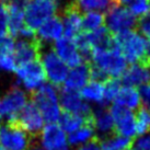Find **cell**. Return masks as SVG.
Instances as JSON below:
<instances>
[{"instance_id":"1","label":"cell","mask_w":150,"mask_h":150,"mask_svg":"<svg viewBox=\"0 0 150 150\" xmlns=\"http://www.w3.org/2000/svg\"><path fill=\"white\" fill-rule=\"evenodd\" d=\"M115 42L127 63L139 64L150 68L148 43L137 30H127L114 35Z\"/></svg>"},{"instance_id":"2","label":"cell","mask_w":150,"mask_h":150,"mask_svg":"<svg viewBox=\"0 0 150 150\" xmlns=\"http://www.w3.org/2000/svg\"><path fill=\"white\" fill-rule=\"evenodd\" d=\"M31 101L38 108L43 120L48 124H53L59 120L60 108L57 99L56 88L52 84H43L42 87L31 92Z\"/></svg>"},{"instance_id":"3","label":"cell","mask_w":150,"mask_h":150,"mask_svg":"<svg viewBox=\"0 0 150 150\" xmlns=\"http://www.w3.org/2000/svg\"><path fill=\"white\" fill-rule=\"evenodd\" d=\"M7 123L20 127L36 140L44 128V120L38 108L32 101L28 102L17 115L7 120Z\"/></svg>"},{"instance_id":"4","label":"cell","mask_w":150,"mask_h":150,"mask_svg":"<svg viewBox=\"0 0 150 150\" xmlns=\"http://www.w3.org/2000/svg\"><path fill=\"white\" fill-rule=\"evenodd\" d=\"M56 0H30L24 11V23L36 33L48 19L57 13Z\"/></svg>"},{"instance_id":"5","label":"cell","mask_w":150,"mask_h":150,"mask_svg":"<svg viewBox=\"0 0 150 150\" xmlns=\"http://www.w3.org/2000/svg\"><path fill=\"white\" fill-rule=\"evenodd\" d=\"M92 64L108 74L111 78H121L127 69V62L121 50H98L92 52Z\"/></svg>"},{"instance_id":"6","label":"cell","mask_w":150,"mask_h":150,"mask_svg":"<svg viewBox=\"0 0 150 150\" xmlns=\"http://www.w3.org/2000/svg\"><path fill=\"white\" fill-rule=\"evenodd\" d=\"M105 24L108 31L115 35L127 30H133L137 24V19L124 4H116L105 13Z\"/></svg>"},{"instance_id":"7","label":"cell","mask_w":150,"mask_h":150,"mask_svg":"<svg viewBox=\"0 0 150 150\" xmlns=\"http://www.w3.org/2000/svg\"><path fill=\"white\" fill-rule=\"evenodd\" d=\"M33 145L34 139L20 127L9 123L0 126V146L6 150H30Z\"/></svg>"},{"instance_id":"8","label":"cell","mask_w":150,"mask_h":150,"mask_svg":"<svg viewBox=\"0 0 150 150\" xmlns=\"http://www.w3.org/2000/svg\"><path fill=\"white\" fill-rule=\"evenodd\" d=\"M41 59L48 81L55 88L63 87L68 76V67L57 56L54 48L45 52Z\"/></svg>"},{"instance_id":"9","label":"cell","mask_w":150,"mask_h":150,"mask_svg":"<svg viewBox=\"0 0 150 150\" xmlns=\"http://www.w3.org/2000/svg\"><path fill=\"white\" fill-rule=\"evenodd\" d=\"M16 74L23 86L31 92L42 87L46 80V72L41 60L18 65Z\"/></svg>"},{"instance_id":"10","label":"cell","mask_w":150,"mask_h":150,"mask_svg":"<svg viewBox=\"0 0 150 150\" xmlns=\"http://www.w3.org/2000/svg\"><path fill=\"white\" fill-rule=\"evenodd\" d=\"M108 110L115 123V134L130 139L136 137V118L134 113L128 108L117 104H113Z\"/></svg>"},{"instance_id":"11","label":"cell","mask_w":150,"mask_h":150,"mask_svg":"<svg viewBox=\"0 0 150 150\" xmlns=\"http://www.w3.org/2000/svg\"><path fill=\"white\" fill-rule=\"evenodd\" d=\"M59 103L63 112H69L74 114H78L86 118L93 117V111L90 105L83 101L79 91L70 90L66 88H60L59 92Z\"/></svg>"},{"instance_id":"12","label":"cell","mask_w":150,"mask_h":150,"mask_svg":"<svg viewBox=\"0 0 150 150\" xmlns=\"http://www.w3.org/2000/svg\"><path fill=\"white\" fill-rule=\"evenodd\" d=\"M42 50L43 43L38 40V36L34 38L20 40L14 44L13 58L17 66L33 60H41Z\"/></svg>"},{"instance_id":"13","label":"cell","mask_w":150,"mask_h":150,"mask_svg":"<svg viewBox=\"0 0 150 150\" xmlns=\"http://www.w3.org/2000/svg\"><path fill=\"white\" fill-rule=\"evenodd\" d=\"M28 103V96L18 86L12 87L6 96L0 99V120L4 117L11 118L24 108Z\"/></svg>"},{"instance_id":"14","label":"cell","mask_w":150,"mask_h":150,"mask_svg":"<svg viewBox=\"0 0 150 150\" xmlns=\"http://www.w3.org/2000/svg\"><path fill=\"white\" fill-rule=\"evenodd\" d=\"M62 21L65 38L74 40L78 34L82 32V11L78 7L76 0H72L63 9Z\"/></svg>"},{"instance_id":"15","label":"cell","mask_w":150,"mask_h":150,"mask_svg":"<svg viewBox=\"0 0 150 150\" xmlns=\"http://www.w3.org/2000/svg\"><path fill=\"white\" fill-rule=\"evenodd\" d=\"M40 140L44 149L68 150L66 134L57 123L47 124L40 135Z\"/></svg>"},{"instance_id":"16","label":"cell","mask_w":150,"mask_h":150,"mask_svg":"<svg viewBox=\"0 0 150 150\" xmlns=\"http://www.w3.org/2000/svg\"><path fill=\"white\" fill-rule=\"evenodd\" d=\"M54 50L59 58L66 64L67 67L76 68L83 64L82 57L76 47L74 40L62 36L54 43Z\"/></svg>"},{"instance_id":"17","label":"cell","mask_w":150,"mask_h":150,"mask_svg":"<svg viewBox=\"0 0 150 150\" xmlns=\"http://www.w3.org/2000/svg\"><path fill=\"white\" fill-rule=\"evenodd\" d=\"M94 118V128L99 133V139H103L115 134V123L112 117V114L108 108H99L96 112H93Z\"/></svg>"},{"instance_id":"18","label":"cell","mask_w":150,"mask_h":150,"mask_svg":"<svg viewBox=\"0 0 150 150\" xmlns=\"http://www.w3.org/2000/svg\"><path fill=\"white\" fill-rule=\"evenodd\" d=\"M121 81L128 87H139L150 82V68L139 64H133L125 70Z\"/></svg>"},{"instance_id":"19","label":"cell","mask_w":150,"mask_h":150,"mask_svg":"<svg viewBox=\"0 0 150 150\" xmlns=\"http://www.w3.org/2000/svg\"><path fill=\"white\" fill-rule=\"evenodd\" d=\"M89 38L91 43L92 50H120L117 46L115 38L108 29L103 25L98 30L89 33Z\"/></svg>"},{"instance_id":"20","label":"cell","mask_w":150,"mask_h":150,"mask_svg":"<svg viewBox=\"0 0 150 150\" xmlns=\"http://www.w3.org/2000/svg\"><path fill=\"white\" fill-rule=\"evenodd\" d=\"M63 31L64 25L62 18L58 17V14H55L36 31V36L42 43L57 41L58 38H62Z\"/></svg>"},{"instance_id":"21","label":"cell","mask_w":150,"mask_h":150,"mask_svg":"<svg viewBox=\"0 0 150 150\" xmlns=\"http://www.w3.org/2000/svg\"><path fill=\"white\" fill-rule=\"evenodd\" d=\"M89 80H90V67L89 64L83 63L80 66L71 69L67 76V79L63 88L78 91L79 89L83 88L87 84Z\"/></svg>"},{"instance_id":"22","label":"cell","mask_w":150,"mask_h":150,"mask_svg":"<svg viewBox=\"0 0 150 150\" xmlns=\"http://www.w3.org/2000/svg\"><path fill=\"white\" fill-rule=\"evenodd\" d=\"M114 104L121 105L128 110H135V108L138 110L142 106V99L137 88L128 87V86L121 88L114 100Z\"/></svg>"},{"instance_id":"23","label":"cell","mask_w":150,"mask_h":150,"mask_svg":"<svg viewBox=\"0 0 150 150\" xmlns=\"http://www.w3.org/2000/svg\"><path fill=\"white\" fill-rule=\"evenodd\" d=\"M63 112V111H62ZM59 124L58 125L62 127L64 132H68V133H74L77 129L81 128L82 126L91 124L94 126V118H86V117L78 115V114H74V113L69 112H63L59 116Z\"/></svg>"},{"instance_id":"24","label":"cell","mask_w":150,"mask_h":150,"mask_svg":"<svg viewBox=\"0 0 150 150\" xmlns=\"http://www.w3.org/2000/svg\"><path fill=\"white\" fill-rule=\"evenodd\" d=\"M100 145L102 150H130L134 145V139L112 135L100 139Z\"/></svg>"},{"instance_id":"25","label":"cell","mask_w":150,"mask_h":150,"mask_svg":"<svg viewBox=\"0 0 150 150\" xmlns=\"http://www.w3.org/2000/svg\"><path fill=\"white\" fill-rule=\"evenodd\" d=\"M80 10L83 12H91V11H102V13H106L108 10L112 6L116 4H121L120 0H76Z\"/></svg>"},{"instance_id":"26","label":"cell","mask_w":150,"mask_h":150,"mask_svg":"<svg viewBox=\"0 0 150 150\" xmlns=\"http://www.w3.org/2000/svg\"><path fill=\"white\" fill-rule=\"evenodd\" d=\"M80 94L82 96V99L98 102V103H100L101 106L103 104V101H104V84L91 81L82 88Z\"/></svg>"},{"instance_id":"27","label":"cell","mask_w":150,"mask_h":150,"mask_svg":"<svg viewBox=\"0 0 150 150\" xmlns=\"http://www.w3.org/2000/svg\"><path fill=\"white\" fill-rule=\"evenodd\" d=\"M96 136L98 135H96L94 126L91 125V124H88V125L82 126L81 128L77 129L74 133L69 134L67 140L69 142V145L76 146V145H81V144L89 142Z\"/></svg>"},{"instance_id":"28","label":"cell","mask_w":150,"mask_h":150,"mask_svg":"<svg viewBox=\"0 0 150 150\" xmlns=\"http://www.w3.org/2000/svg\"><path fill=\"white\" fill-rule=\"evenodd\" d=\"M105 23V14L98 11L86 12L82 16V30L83 32H93Z\"/></svg>"},{"instance_id":"29","label":"cell","mask_w":150,"mask_h":150,"mask_svg":"<svg viewBox=\"0 0 150 150\" xmlns=\"http://www.w3.org/2000/svg\"><path fill=\"white\" fill-rule=\"evenodd\" d=\"M136 132L137 135L144 136L150 132V112L145 106H140L136 113Z\"/></svg>"},{"instance_id":"30","label":"cell","mask_w":150,"mask_h":150,"mask_svg":"<svg viewBox=\"0 0 150 150\" xmlns=\"http://www.w3.org/2000/svg\"><path fill=\"white\" fill-rule=\"evenodd\" d=\"M122 81L120 78H111L104 83V101L102 108H106L110 102L115 100L117 93L121 89Z\"/></svg>"},{"instance_id":"31","label":"cell","mask_w":150,"mask_h":150,"mask_svg":"<svg viewBox=\"0 0 150 150\" xmlns=\"http://www.w3.org/2000/svg\"><path fill=\"white\" fill-rule=\"evenodd\" d=\"M128 9L135 17L142 18L150 12V0H132Z\"/></svg>"},{"instance_id":"32","label":"cell","mask_w":150,"mask_h":150,"mask_svg":"<svg viewBox=\"0 0 150 150\" xmlns=\"http://www.w3.org/2000/svg\"><path fill=\"white\" fill-rule=\"evenodd\" d=\"M8 7L6 2H0V35L8 34Z\"/></svg>"},{"instance_id":"33","label":"cell","mask_w":150,"mask_h":150,"mask_svg":"<svg viewBox=\"0 0 150 150\" xmlns=\"http://www.w3.org/2000/svg\"><path fill=\"white\" fill-rule=\"evenodd\" d=\"M0 69L6 71H13L16 72L17 64L13 58V54L1 55L0 56Z\"/></svg>"},{"instance_id":"34","label":"cell","mask_w":150,"mask_h":150,"mask_svg":"<svg viewBox=\"0 0 150 150\" xmlns=\"http://www.w3.org/2000/svg\"><path fill=\"white\" fill-rule=\"evenodd\" d=\"M136 28L142 35L150 40V12L138 19Z\"/></svg>"},{"instance_id":"35","label":"cell","mask_w":150,"mask_h":150,"mask_svg":"<svg viewBox=\"0 0 150 150\" xmlns=\"http://www.w3.org/2000/svg\"><path fill=\"white\" fill-rule=\"evenodd\" d=\"M139 94L142 102V106H145L147 110H150V82L144 84L140 88Z\"/></svg>"},{"instance_id":"36","label":"cell","mask_w":150,"mask_h":150,"mask_svg":"<svg viewBox=\"0 0 150 150\" xmlns=\"http://www.w3.org/2000/svg\"><path fill=\"white\" fill-rule=\"evenodd\" d=\"M76 150H102L100 145V139L96 136V137H94L91 140L79 145V147Z\"/></svg>"},{"instance_id":"37","label":"cell","mask_w":150,"mask_h":150,"mask_svg":"<svg viewBox=\"0 0 150 150\" xmlns=\"http://www.w3.org/2000/svg\"><path fill=\"white\" fill-rule=\"evenodd\" d=\"M30 150H47V149H44V148H40L38 146H35V145H33V146L30 148Z\"/></svg>"},{"instance_id":"38","label":"cell","mask_w":150,"mask_h":150,"mask_svg":"<svg viewBox=\"0 0 150 150\" xmlns=\"http://www.w3.org/2000/svg\"><path fill=\"white\" fill-rule=\"evenodd\" d=\"M148 53H149V55H150V42L148 43Z\"/></svg>"},{"instance_id":"39","label":"cell","mask_w":150,"mask_h":150,"mask_svg":"<svg viewBox=\"0 0 150 150\" xmlns=\"http://www.w3.org/2000/svg\"><path fill=\"white\" fill-rule=\"evenodd\" d=\"M0 150H6V149H4V148H2V147L0 146Z\"/></svg>"},{"instance_id":"40","label":"cell","mask_w":150,"mask_h":150,"mask_svg":"<svg viewBox=\"0 0 150 150\" xmlns=\"http://www.w3.org/2000/svg\"><path fill=\"white\" fill-rule=\"evenodd\" d=\"M148 137H149V139H150V135H148Z\"/></svg>"}]
</instances>
